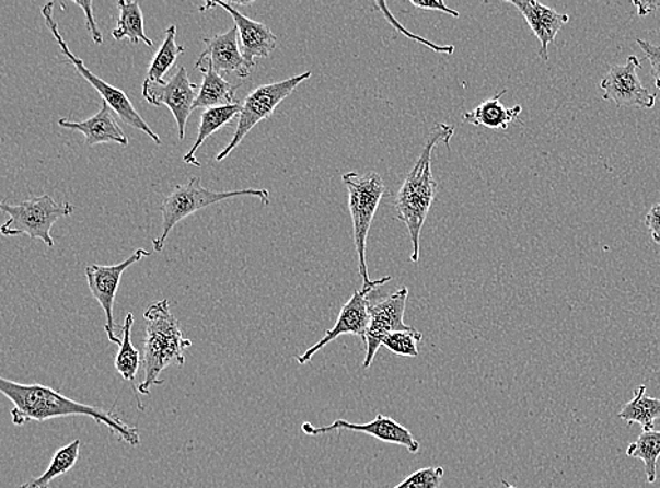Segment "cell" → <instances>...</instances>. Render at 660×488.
<instances>
[{
  "label": "cell",
  "mask_w": 660,
  "mask_h": 488,
  "mask_svg": "<svg viewBox=\"0 0 660 488\" xmlns=\"http://www.w3.org/2000/svg\"><path fill=\"white\" fill-rule=\"evenodd\" d=\"M268 189H243L231 191H215L205 189L200 185L199 177H192L185 185H177L174 190L162 201L160 210L162 213V233L157 239L152 240V245L157 253H162L165 241L172 229L186 217H189L196 211L206 209L211 205L220 204V201L234 199L240 196H254L263 200L264 205H269Z\"/></svg>",
  "instance_id": "277c9868"
},
{
  "label": "cell",
  "mask_w": 660,
  "mask_h": 488,
  "mask_svg": "<svg viewBox=\"0 0 660 488\" xmlns=\"http://www.w3.org/2000/svg\"><path fill=\"white\" fill-rule=\"evenodd\" d=\"M618 417L629 426L639 423L644 431H653L655 421L660 418V398L649 397L647 386L640 384L634 391L633 400L625 404Z\"/></svg>",
  "instance_id": "7402d4cb"
},
{
  "label": "cell",
  "mask_w": 660,
  "mask_h": 488,
  "mask_svg": "<svg viewBox=\"0 0 660 488\" xmlns=\"http://www.w3.org/2000/svg\"><path fill=\"white\" fill-rule=\"evenodd\" d=\"M132 324H135V317H132L131 313H128L125 325L120 328L121 344L116 355L115 368L123 381L132 384V391L137 393L135 382L141 367V355L131 342Z\"/></svg>",
  "instance_id": "cb8c5ba5"
},
{
  "label": "cell",
  "mask_w": 660,
  "mask_h": 488,
  "mask_svg": "<svg viewBox=\"0 0 660 488\" xmlns=\"http://www.w3.org/2000/svg\"><path fill=\"white\" fill-rule=\"evenodd\" d=\"M408 298V289L402 288L396 293L389 295L382 302L369 305V325L367 335H364V355L363 368H371L374 357L382 347V341L386 335L397 332H410L414 327L404 323V312H406V303Z\"/></svg>",
  "instance_id": "8fae6325"
},
{
  "label": "cell",
  "mask_w": 660,
  "mask_h": 488,
  "mask_svg": "<svg viewBox=\"0 0 660 488\" xmlns=\"http://www.w3.org/2000/svg\"><path fill=\"white\" fill-rule=\"evenodd\" d=\"M650 236H652L653 243L660 245V204L655 205L649 210L647 219H645Z\"/></svg>",
  "instance_id": "d6a6232c"
},
{
  "label": "cell",
  "mask_w": 660,
  "mask_h": 488,
  "mask_svg": "<svg viewBox=\"0 0 660 488\" xmlns=\"http://www.w3.org/2000/svg\"><path fill=\"white\" fill-rule=\"evenodd\" d=\"M512 7L520 10L522 16L529 23L532 33L540 39L541 51L540 57L544 61H548V48L551 43L555 42L560 28L569 23L568 14L556 12V10L545 7L540 2H525V0H509Z\"/></svg>",
  "instance_id": "2e32d148"
},
{
  "label": "cell",
  "mask_w": 660,
  "mask_h": 488,
  "mask_svg": "<svg viewBox=\"0 0 660 488\" xmlns=\"http://www.w3.org/2000/svg\"><path fill=\"white\" fill-rule=\"evenodd\" d=\"M206 49L199 59H210L216 72H235L240 78H248L250 71L245 66L243 51L239 44V28L231 27L224 34L204 38Z\"/></svg>",
  "instance_id": "e0dca14e"
},
{
  "label": "cell",
  "mask_w": 660,
  "mask_h": 488,
  "mask_svg": "<svg viewBox=\"0 0 660 488\" xmlns=\"http://www.w3.org/2000/svg\"><path fill=\"white\" fill-rule=\"evenodd\" d=\"M502 485H505L506 488H517L516 486L510 485L509 481L507 480H501Z\"/></svg>",
  "instance_id": "d590c367"
},
{
  "label": "cell",
  "mask_w": 660,
  "mask_h": 488,
  "mask_svg": "<svg viewBox=\"0 0 660 488\" xmlns=\"http://www.w3.org/2000/svg\"><path fill=\"white\" fill-rule=\"evenodd\" d=\"M422 334L416 328L410 332H397L386 335L382 341V347L397 357L417 358L418 342H421Z\"/></svg>",
  "instance_id": "83f0119b"
},
{
  "label": "cell",
  "mask_w": 660,
  "mask_h": 488,
  "mask_svg": "<svg viewBox=\"0 0 660 488\" xmlns=\"http://www.w3.org/2000/svg\"><path fill=\"white\" fill-rule=\"evenodd\" d=\"M185 53V47L176 44V24L165 30L164 43L158 49L148 69L144 83H164L166 72L175 66L177 57Z\"/></svg>",
  "instance_id": "484cf974"
},
{
  "label": "cell",
  "mask_w": 660,
  "mask_h": 488,
  "mask_svg": "<svg viewBox=\"0 0 660 488\" xmlns=\"http://www.w3.org/2000/svg\"><path fill=\"white\" fill-rule=\"evenodd\" d=\"M146 249H137L135 254L123 260L121 264L112 266L91 265L86 266L85 274L89 289L93 298L101 304L103 312L106 315L105 332L107 334L108 341L118 345L120 347L121 338L117 337L116 328L118 325L113 318V305H115L116 294L118 286L125 270L130 268L131 265L140 263L146 256H150Z\"/></svg>",
  "instance_id": "4fadbf2b"
},
{
  "label": "cell",
  "mask_w": 660,
  "mask_h": 488,
  "mask_svg": "<svg viewBox=\"0 0 660 488\" xmlns=\"http://www.w3.org/2000/svg\"><path fill=\"white\" fill-rule=\"evenodd\" d=\"M389 280H392V276H386V278L379 280H372L371 283H363L362 289L357 290V292L352 294V298L344 304L341 313H339L337 323L334 324V327L328 329V332L324 334V337L320 339L317 344H314L313 347L308 349V351H305L303 355H300L296 361H298L299 364L309 363L312 361L315 353L322 351L324 347H327L329 342L335 341V339L341 337V335H358L363 342L364 335H367L369 318H371V315H369V305H371V302H369V294H371L374 289L386 284Z\"/></svg>",
  "instance_id": "9c48e42d"
},
{
  "label": "cell",
  "mask_w": 660,
  "mask_h": 488,
  "mask_svg": "<svg viewBox=\"0 0 660 488\" xmlns=\"http://www.w3.org/2000/svg\"><path fill=\"white\" fill-rule=\"evenodd\" d=\"M76 4H77V7L82 8L83 13H85L86 27L89 30V33H91L93 43H95L96 46H102L103 36L101 33V30L97 28L95 18H93V12H92L93 2H76Z\"/></svg>",
  "instance_id": "1f68e13d"
},
{
  "label": "cell",
  "mask_w": 660,
  "mask_h": 488,
  "mask_svg": "<svg viewBox=\"0 0 660 488\" xmlns=\"http://www.w3.org/2000/svg\"><path fill=\"white\" fill-rule=\"evenodd\" d=\"M302 431L305 435L317 437L333 431H352L367 433L377 440L393 443V445L404 446L410 453L420 451V443L414 438L413 433L403 427L402 423L394 421L391 417H384L378 414L374 420L367 423H355L347 420H337L328 427L315 428L310 422H304Z\"/></svg>",
  "instance_id": "5bb4252c"
},
{
  "label": "cell",
  "mask_w": 660,
  "mask_h": 488,
  "mask_svg": "<svg viewBox=\"0 0 660 488\" xmlns=\"http://www.w3.org/2000/svg\"><path fill=\"white\" fill-rule=\"evenodd\" d=\"M507 91H501L499 95L487 98L473 111L465 112L462 115V120L471 123L473 126L491 128V130H507L511 123H514L521 115L522 107H507L502 105L500 98L505 96Z\"/></svg>",
  "instance_id": "ffe728a7"
},
{
  "label": "cell",
  "mask_w": 660,
  "mask_h": 488,
  "mask_svg": "<svg viewBox=\"0 0 660 488\" xmlns=\"http://www.w3.org/2000/svg\"><path fill=\"white\" fill-rule=\"evenodd\" d=\"M112 111L113 108L106 102H102L96 115L88 118V120L76 123L68 120V118H61L58 121V126L68 128V130L81 131L85 136V144L88 147L106 144V142L127 147L128 138L120 126L117 125Z\"/></svg>",
  "instance_id": "ac0fdd59"
},
{
  "label": "cell",
  "mask_w": 660,
  "mask_h": 488,
  "mask_svg": "<svg viewBox=\"0 0 660 488\" xmlns=\"http://www.w3.org/2000/svg\"><path fill=\"white\" fill-rule=\"evenodd\" d=\"M348 190L349 213L352 217L354 243L358 254L359 275L363 283H371L367 265V240L372 220L383 196L387 194L381 175L369 172L367 175L348 172L343 176Z\"/></svg>",
  "instance_id": "5b68a950"
},
{
  "label": "cell",
  "mask_w": 660,
  "mask_h": 488,
  "mask_svg": "<svg viewBox=\"0 0 660 488\" xmlns=\"http://www.w3.org/2000/svg\"><path fill=\"white\" fill-rule=\"evenodd\" d=\"M635 7L638 8V12L640 14V16H645V14H648L650 12H653L655 9H658L660 7L659 3H653V2H634Z\"/></svg>",
  "instance_id": "e575fe53"
},
{
  "label": "cell",
  "mask_w": 660,
  "mask_h": 488,
  "mask_svg": "<svg viewBox=\"0 0 660 488\" xmlns=\"http://www.w3.org/2000/svg\"><path fill=\"white\" fill-rule=\"evenodd\" d=\"M0 392L13 403L10 417L16 427L32 421L44 422L54 418L82 416L103 423L128 445H140V432L137 428L127 426L115 413L78 403L44 384H23L0 377Z\"/></svg>",
  "instance_id": "6da1fadb"
},
{
  "label": "cell",
  "mask_w": 660,
  "mask_h": 488,
  "mask_svg": "<svg viewBox=\"0 0 660 488\" xmlns=\"http://www.w3.org/2000/svg\"><path fill=\"white\" fill-rule=\"evenodd\" d=\"M642 62L629 56L627 61L610 68L600 83L604 101L614 102L620 107L653 108L657 93L649 92L638 78Z\"/></svg>",
  "instance_id": "7c38bea8"
},
{
  "label": "cell",
  "mask_w": 660,
  "mask_h": 488,
  "mask_svg": "<svg viewBox=\"0 0 660 488\" xmlns=\"http://www.w3.org/2000/svg\"><path fill=\"white\" fill-rule=\"evenodd\" d=\"M637 44L647 57L650 67H652V77L655 79V86L660 91V46L645 42V39L637 38Z\"/></svg>",
  "instance_id": "4dcf8cb0"
},
{
  "label": "cell",
  "mask_w": 660,
  "mask_h": 488,
  "mask_svg": "<svg viewBox=\"0 0 660 488\" xmlns=\"http://www.w3.org/2000/svg\"><path fill=\"white\" fill-rule=\"evenodd\" d=\"M629 457L644 461L645 473L649 485L658 479V460L660 457V432L644 431L638 440L630 443L627 450Z\"/></svg>",
  "instance_id": "4316f807"
},
{
  "label": "cell",
  "mask_w": 660,
  "mask_h": 488,
  "mask_svg": "<svg viewBox=\"0 0 660 488\" xmlns=\"http://www.w3.org/2000/svg\"><path fill=\"white\" fill-rule=\"evenodd\" d=\"M455 128L438 123L433 126L426 146L422 148L420 158L413 166L410 174L398 190L394 207L397 210V219L406 224L410 233L413 254L412 263L417 264L420 259V235L428 211L431 209L437 195V182L431 172V154L438 142L450 146Z\"/></svg>",
  "instance_id": "7a4b0ae2"
},
{
  "label": "cell",
  "mask_w": 660,
  "mask_h": 488,
  "mask_svg": "<svg viewBox=\"0 0 660 488\" xmlns=\"http://www.w3.org/2000/svg\"><path fill=\"white\" fill-rule=\"evenodd\" d=\"M120 10V18L117 20V27L113 30V38L120 42L127 38L128 42L137 46L138 43H146L148 47L154 46L152 39L147 37L144 32V16H142L140 3L120 0L117 2Z\"/></svg>",
  "instance_id": "603a6c76"
},
{
  "label": "cell",
  "mask_w": 660,
  "mask_h": 488,
  "mask_svg": "<svg viewBox=\"0 0 660 488\" xmlns=\"http://www.w3.org/2000/svg\"><path fill=\"white\" fill-rule=\"evenodd\" d=\"M241 112H243V105H241L240 102L230 106L206 108V111L201 113L199 132H197L196 142L194 147L190 148L189 152H187V154L184 156L185 164H192L199 167L200 162L195 160L196 151L204 146V142L207 140V138L213 136L215 132L220 130V128L229 126L236 116L240 117Z\"/></svg>",
  "instance_id": "44dd1931"
},
{
  "label": "cell",
  "mask_w": 660,
  "mask_h": 488,
  "mask_svg": "<svg viewBox=\"0 0 660 488\" xmlns=\"http://www.w3.org/2000/svg\"><path fill=\"white\" fill-rule=\"evenodd\" d=\"M378 7L382 9L383 16L389 20V22H391V24L394 28L398 30V32H402L404 34V36L412 38V39H416V42L426 44V47L433 49V51L445 53V54H448V56H451V54L453 51H455V47H453V46L438 47V46H436V44L428 42V39H426V38L414 36L413 33L407 32L406 28L402 27L401 24H398L397 20L394 19L391 13H389L386 4L379 2Z\"/></svg>",
  "instance_id": "f546056e"
},
{
  "label": "cell",
  "mask_w": 660,
  "mask_h": 488,
  "mask_svg": "<svg viewBox=\"0 0 660 488\" xmlns=\"http://www.w3.org/2000/svg\"><path fill=\"white\" fill-rule=\"evenodd\" d=\"M144 377L138 393L148 396L151 388L162 384L160 374L170 367H184L185 352L194 345L182 333L181 324L172 315L170 302L161 300L144 312Z\"/></svg>",
  "instance_id": "3957f363"
},
{
  "label": "cell",
  "mask_w": 660,
  "mask_h": 488,
  "mask_svg": "<svg viewBox=\"0 0 660 488\" xmlns=\"http://www.w3.org/2000/svg\"><path fill=\"white\" fill-rule=\"evenodd\" d=\"M215 7L224 9L234 19L235 26L239 28L241 51H243L245 66L251 72V69L256 67V59L268 58L270 56V53L276 48L278 38H276L273 30L266 26V24L244 16L231 2H219V0L207 2L206 7L200 8V12H206L207 9Z\"/></svg>",
  "instance_id": "9a60e30c"
},
{
  "label": "cell",
  "mask_w": 660,
  "mask_h": 488,
  "mask_svg": "<svg viewBox=\"0 0 660 488\" xmlns=\"http://www.w3.org/2000/svg\"><path fill=\"white\" fill-rule=\"evenodd\" d=\"M79 450H81V440H73L68 445L59 448L54 453L47 470L42 476L36 477V479L24 483L19 488H48L49 483L54 479L67 475L68 472L73 469L79 460Z\"/></svg>",
  "instance_id": "d4e9b609"
},
{
  "label": "cell",
  "mask_w": 660,
  "mask_h": 488,
  "mask_svg": "<svg viewBox=\"0 0 660 488\" xmlns=\"http://www.w3.org/2000/svg\"><path fill=\"white\" fill-rule=\"evenodd\" d=\"M196 68L204 73L205 79L201 83L199 96H197L194 111L196 108H210L220 106L235 105V91L239 86L225 81L219 72L215 71L210 59H197Z\"/></svg>",
  "instance_id": "d6986e66"
},
{
  "label": "cell",
  "mask_w": 660,
  "mask_h": 488,
  "mask_svg": "<svg viewBox=\"0 0 660 488\" xmlns=\"http://www.w3.org/2000/svg\"><path fill=\"white\" fill-rule=\"evenodd\" d=\"M200 89L190 82L185 67H180L170 82L144 83L142 97L152 106H166L174 115L180 140H185L187 118L194 112V105Z\"/></svg>",
  "instance_id": "30bf717a"
},
{
  "label": "cell",
  "mask_w": 660,
  "mask_h": 488,
  "mask_svg": "<svg viewBox=\"0 0 660 488\" xmlns=\"http://www.w3.org/2000/svg\"><path fill=\"white\" fill-rule=\"evenodd\" d=\"M312 77V72L308 71L302 75L285 79V81L268 83L254 89L248 96L245 97L243 105V112H241L239 118V125L235 128V135L233 140L229 142V146L216 156L217 162L225 160L227 156L241 144L250 131L260 121L265 120L274 115L276 107L280 105L298 89L300 83L308 81Z\"/></svg>",
  "instance_id": "ba28073f"
},
{
  "label": "cell",
  "mask_w": 660,
  "mask_h": 488,
  "mask_svg": "<svg viewBox=\"0 0 660 488\" xmlns=\"http://www.w3.org/2000/svg\"><path fill=\"white\" fill-rule=\"evenodd\" d=\"M410 3L414 8L420 10H437V12L447 13L453 18H460V13H458L456 10L448 8L445 2H442V0H420V2H417V0H410Z\"/></svg>",
  "instance_id": "836d02e7"
},
{
  "label": "cell",
  "mask_w": 660,
  "mask_h": 488,
  "mask_svg": "<svg viewBox=\"0 0 660 488\" xmlns=\"http://www.w3.org/2000/svg\"><path fill=\"white\" fill-rule=\"evenodd\" d=\"M0 207L9 216V220L0 230L3 235L26 234L32 240H42L49 248L54 246L53 225L62 217L71 216L76 210L72 205L57 204L53 197L47 195L33 197L16 206L3 201Z\"/></svg>",
  "instance_id": "8992f818"
},
{
  "label": "cell",
  "mask_w": 660,
  "mask_h": 488,
  "mask_svg": "<svg viewBox=\"0 0 660 488\" xmlns=\"http://www.w3.org/2000/svg\"><path fill=\"white\" fill-rule=\"evenodd\" d=\"M445 475L443 467H424V469L412 473L406 479L393 488H438Z\"/></svg>",
  "instance_id": "f1b7e54d"
},
{
  "label": "cell",
  "mask_w": 660,
  "mask_h": 488,
  "mask_svg": "<svg viewBox=\"0 0 660 488\" xmlns=\"http://www.w3.org/2000/svg\"><path fill=\"white\" fill-rule=\"evenodd\" d=\"M53 12V2L47 3L46 7H43L42 9V14L44 20H46L47 27L49 32H51L53 37L56 38V42L58 43L59 48H61L63 57H67L68 62H71L72 66L76 67V71L79 75L96 89L99 95L102 96L103 102H106L107 105L113 108V112L117 113V116L120 117L123 123H126V125L131 128H136V130L144 132L152 141L157 142L158 146H161V138L151 130V127L147 125L144 118L138 115L126 93L120 91V89L108 85L107 82L96 77L91 69L86 68L85 62H83L81 58L73 56L71 49L67 46L62 34L59 33L58 23L54 20Z\"/></svg>",
  "instance_id": "52a82bcc"
}]
</instances>
